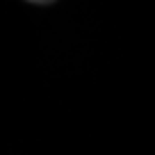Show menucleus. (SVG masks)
<instances>
[]
</instances>
